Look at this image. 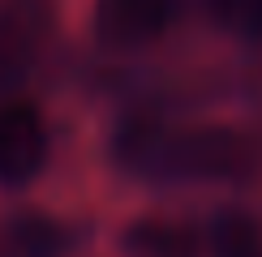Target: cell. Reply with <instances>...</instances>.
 Segmentation results:
<instances>
[{"label":"cell","instance_id":"obj_2","mask_svg":"<svg viewBox=\"0 0 262 257\" xmlns=\"http://www.w3.org/2000/svg\"><path fill=\"white\" fill-rule=\"evenodd\" d=\"M177 17V0H99L95 5V30L112 47H138L168 30Z\"/></svg>","mask_w":262,"mask_h":257},{"label":"cell","instance_id":"obj_5","mask_svg":"<svg viewBox=\"0 0 262 257\" xmlns=\"http://www.w3.org/2000/svg\"><path fill=\"white\" fill-rule=\"evenodd\" d=\"M9 257H60V227L43 214H21L9 227Z\"/></svg>","mask_w":262,"mask_h":257},{"label":"cell","instance_id":"obj_4","mask_svg":"<svg viewBox=\"0 0 262 257\" xmlns=\"http://www.w3.org/2000/svg\"><path fill=\"white\" fill-rule=\"evenodd\" d=\"M211 249L215 257H262V223L245 210L220 214L211 232Z\"/></svg>","mask_w":262,"mask_h":257},{"label":"cell","instance_id":"obj_1","mask_svg":"<svg viewBox=\"0 0 262 257\" xmlns=\"http://www.w3.org/2000/svg\"><path fill=\"white\" fill-rule=\"evenodd\" d=\"M48 163V120L39 103H0V185H26Z\"/></svg>","mask_w":262,"mask_h":257},{"label":"cell","instance_id":"obj_3","mask_svg":"<svg viewBox=\"0 0 262 257\" xmlns=\"http://www.w3.org/2000/svg\"><path fill=\"white\" fill-rule=\"evenodd\" d=\"M125 257H198V236L172 219H138L121 236Z\"/></svg>","mask_w":262,"mask_h":257},{"label":"cell","instance_id":"obj_6","mask_svg":"<svg viewBox=\"0 0 262 257\" xmlns=\"http://www.w3.org/2000/svg\"><path fill=\"white\" fill-rule=\"evenodd\" d=\"M206 9L215 21L262 39V0H206Z\"/></svg>","mask_w":262,"mask_h":257}]
</instances>
